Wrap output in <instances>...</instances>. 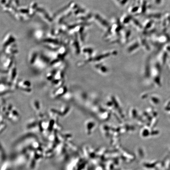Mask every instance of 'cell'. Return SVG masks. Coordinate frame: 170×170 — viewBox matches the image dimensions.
I'll list each match as a JSON object with an SVG mask.
<instances>
[{"mask_svg": "<svg viewBox=\"0 0 170 170\" xmlns=\"http://www.w3.org/2000/svg\"><path fill=\"white\" fill-rule=\"evenodd\" d=\"M94 67L95 70L102 75H107L109 71L108 67L100 62L95 63Z\"/></svg>", "mask_w": 170, "mask_h": 170, "instance_id": "1", "label": "cell"}]
</instances>
